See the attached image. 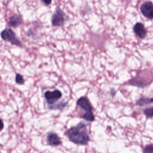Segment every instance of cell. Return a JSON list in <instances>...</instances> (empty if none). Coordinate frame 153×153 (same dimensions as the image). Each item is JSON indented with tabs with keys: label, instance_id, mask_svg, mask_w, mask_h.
<instances>
[{
	"label": "cell",
	"instance_id": "cell-1",
	"mask_svg": "<svg viewBox=\"0 0 153 153\" xmlns=\"http://www.w3.org/2000/svg\"><path fill=\"white\" fill-rule=\"evenodd\" d=\"M66 134L70 141L77 145H85L90 140L87 125L82 122L68 129L66 131Z\"/></svg>",
	"mask_w": 153,
	"mask_h": 153
},
{
	"label": "cell",
	"instance_id": "cell-2",
	"mask_svg": "<svg viewBox=\"0 0 153 153\" xmlns=\"http://www.w3.org/2000/svg\"><path fill=\"white\" fill-rule=\"evenodd\" d=\"M76 105L85 111V113L81 116L82 118L90 122L94 120L93 107L89 99L87 97H81L78 99L76 102Z\"/></svg>",
	"mask_w": 153,
	"mask_h": 153
},
{
	"label": "cell",
	"instance_id": "cell-3",
	"mask_svg": "<svg viewBox=\"0 0 153 153\" xmlns=\"http://www.w3.org/2000/svg\"><path fill=\"white\" fill-rule=\"evenodd\" d=\"M62 96V92L59 90H54L53 91H47L44 94V97L46 99L47 103L52 106Z\"/></svg>",
	"mask_w": 153,
	"mask_h": 153
},
{
	"label": "cell",
	"instance_id": "cell-4",
	"mask_svg": "<svg viewBox=\"0 0 153 153\" xmlns=\"http://www.w3.org/2000/svg\"><path fill=\"white\" fill-rule=\"evenodd\" d=\"M1 37L4 40L9 41L13 44L16 45H20V41L17 39L15 33L11 29L4 30L1 33Z\"/></svg>",
	"mask_w": 153,
	"mask_h": 153
},
{
	"label": "cell",
	"instance_id": "cell-5",
	"mask_svg": "<svg viewBox=\"0 0 153 153\" xmlns=\"http://www.w3.org/2000/svg\"><path fill=\"white\" fill-rule=\"evenodd\" d=\"M140 11L145 17L153 19V3L150 1L144 2L140 7Z\"/></svg>",
	"mask_w": 153,
	"mask_h": 153
},
{
	"label": "cell",
	"instance_id": "cell-6",
	"mask_svg": "<svg viewBox=\"0 0 153 153\" xmlns=\"http://www.w3.org/2000/svg\"><path fill=\"white\" fill-rule=\"evenodd\" d=\"M65 20V16L64 13L60 10L57 9L56 12L52 16L51 19V23L52 25L54 26H62Z\"/></svg>",
	"mask_w": 153,
	"mask_h": 153
},
{
	"label": "cell",
	"instance_id": "cell-7",
	"mask_svg": "<svg viewBox=\"0 0 153 153\" xmlns=\"http://www.w3.org/2000/svg\"><path fill=\"white\" fill-rule=\"evenodd\" d=\"M47 143L51 146H59L62 142L58 134L55 133H49L47 136Z\"/></svg>",
	"mask_w": 153,
	"mask_h": 153
},
{
	"label": "cell",
	"instance_id": "cell-8",
	"mask_svg": "<svg viewBox=\"0 0 153 153\" xmlns=\"http://www.w3.org/2000/svg\"><path fill=\"white\" fill-rule=\"evenodd\" d=\"M133 30L136 35L140 38H144L146 35V29H145L144 25L141 23H137L134 25Z\"/></svg>",
	"mask_w": 153,
	"mask_h": 153
},
{
	"label": "cell",
	"instance_id": "cell-9",
	"mask_svg": "<svg viewBox=\"0 0 153 153\" xmlns=\"http://www.w3.org/2000/svg\"><path fill=\"white\" fill-rule=\"evenodd\" d=\"M21 23V19L16 16H12L10 18L9 20V24L13 26V27H17L18 26H19Z\"/></svg>",
	"mask_w": 153,
	"mask_h": 153
},
{
	"label": "cell",
	"instance_id": "cell-10",
	"mask_svg": "<svg viewBox=\"0 0 153 153\" xmlns=\"http://www.w3.org/2000/svg\"><path fill=\"white\" fill-rule=\"evenodd\" d=\"M153 102V99H149L148 97H142L137 102V104L139 105H144L149 104Z\"/></svg>",
	"mask_w": 153,
	"mask_h": 153
},
{
	"label": "cell",
	"instance_id": "cell-11",
	"mask_svg": "<svg viewBox=\"0 0 153 153\" xmlns=\"http://www.w3.org/2000/svg\"><path fill=\"white\" fill-rule=\"evenodd\" d=\"M130 83L131 85L138 86L140 87H143L145 85V84H144V82H143L141 79L138 78H134L130 81Z\"/></svg>",
	"mask_w": 153,
	"mask_h": 153
},
{
	"label": "cell",
	"instance_id": "cell-12",
	"mask_svg": "<svg viewBox=\"0 0 153 153\" xmlns=\"http://www.w3.org/2000/svg\"><path fill=\"white\" fill-rule=\"evenodd\" d=\"M15 81L18 84L20 85H23L25 82V80L24 78L23 77V76L19 74H17L16 75V78H15Z\"/></svg>",
	"mask_w": 153,
	"mask_h": 153
},
{
	"label": "cell",
	"instance_id": "cell-13",
	"mask_svg": "<svg viewBox=\"0 0 153 153\" xmlns=\"http://www.w3.org/2000/svg\"><path fill=\"white\" fill-rule=\"evenodd\" d=\"M144 114L147 117H153V108H146L144 110Z\"/></svg>",
	"mask_w": 153,
	"mask_h": 153
},
{
	"label": "cell",
	"instance_id": "cell-14",
	"mask_svg": "<svg viewBox=\"0 0 153 153\" xmlns=\"http://www.w3.org/2000/svg\"><path fill=\"white\" fill-rule=\"evenodd\" d=\"M143 153H153V146L149 145L146 146L143 151Z\"/></svg>",
	"mask_w": 153,
	"mask_h": 153
},
{
	"label": "cell",
	"instance_id": "cell-15",
	"mask_svg": "<svg viewBox=\"0 0 153 153\" xmlns=\"http://www.w3.org/2000/svg\"><path fill=\"white\" fill-rule=\"evenodd\" d=\"M45 5H49L51 2V0H41Z\"/></svg>",
	"mask_w": 153,
	"mask_h": 153
}]
</instances>
